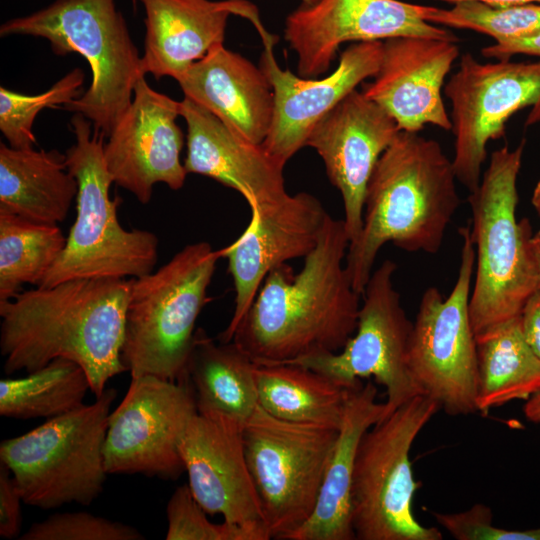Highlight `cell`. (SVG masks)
Masks as SVG:
<instances>
[{"instance_id":"obj_16","label":"cell","mask_w":540,"mask_h":540,"mask_svg":"<svg viewBox=\"0 0 540 540\" xmlns=\"http://www.w3.org/2000/svg\"><path fill=\"white\" fill-rule=\"evenodd\" d=\"M328 216L319 199L306 192L251 209L243 233L220 250L233 279L235 307L219 341H231L270 271L291 259L305 258L315 248Z\"/></svg>"},{"instance_id":"obj_25","label":"cell","mask_w":540,"mask_h":540,"mask_svg":"<svg viewBox=\"0 0 540 540\" xmlns=\"http://www.w3.org/2000/svg\"><path fill=\"white\" fill-rule=\"evenodd\" d=\"M387 416L372 381L351 390L332 449L315 509L289 540H354L351 489L358 446L363 435Z\"/></svg>"},{"instance_id":"obj_13","label":"cell","mask_w":540,"mask_h":540,"mask_svg":"<svg viewBox=\"0 0 540 540\" xmlns=\"http://www.w3.org/2000/svg\"><path fill=\"white\" fill-rule=\"evenodd\" d=\"M397 265L383 261L373 270L363 291L357 327L337 353L305 357L293 363L326 375L353 388L361 378L373 377L385 388L387 416L417 395L408 355L413 323L394 286Z\"/></svg>"},{"instance_id":"obj_9","label":"cell","mask_w":540,"mask_h":540,"mask_svg":"<svg viewBox=\"0 0 540 540\" xmlns=\"http://www.w3.org/2000/svg\"><path fill=\"white\" fill-rule=\"evenodd\" d=\"M440 410L417 395L382 418L358 446L351 489V522L358 540H441L436 527L419 523L412 503L418 485L410 451L426 424Z\"/></svg>"},{"instance_id":"obj_11","label":"cell","mask_w":540,"mask_h":540,"mask_svg":"<svg viewBox=\"0 0 540 540\" xmlns=\"http://www.w3.org/2000/svg\"><path fill=\"white\" fill-rule=\"evenodd\" d=\"M458 232L462 244L456 282L447 298L436 287L422 294L408 355L421 393L451 416L477 411V342L469 313L475 249L470 227Z\"/></svg>"},{"instance_id":"obj_45","label":"cell","mask_w":540,"mask_h":540,"mask_svg":"<svg viewBox=\"0 0 540 540\" xmlns=\"http://www.w3.org/2000/svg\"><path fill=\"white\" fill-rule=\"evenodd\" d=\"M133 2L135 3V2H136V0H133Z\"/></svg>"},{"instance_id":"obj_23","label":"cell","mask_w":540,"mask_h":540,"mask_svg":"<svg viewBox=\"0 0 540 540\" xmlns=\"http://www.w3.org/2000/svg\"><path fill=\"white\" fill-rule=\"evenodd\" d=\"M180 116L187 126V174L203 175L236 190L250 209L277 202L289 194L284 168L262 145L241 137L187 97L180 101Z\"/></svg>"},{"instance_id":"obj_5","label":"cell","mask_w":540,"mask_h":540,"mask_svg":"<svg viewBox=\"0 0 540 540\" xmlns=\"http://www.w3.org/2000/svg\"><path fill=\"white\" fill-rule=\"evenodd\" d=\"M0 35L45 38L57 55L83 56L92 72L91 84L62 109L82 114L105 137L130 106L136 83L145 77L142 56L114 0H56L4 22Z\"/></svg>"},{"instance_id":"obj_34","label":"cell","mask_w":540,"mask_h":540,"mask_svg":"<svg viewBox=\"0 0 540 540\" xmlns=\"http://www.w3.org/2000/svg\"><path fill=\"white\" fill-rule=\"evenodd\" d=\"M21 540H143L134 527L85 511L55 513L36 522Z\"/></svg>"},{"instance_id":"obj_39","label":"cell","mask_w":540,"mask_h":540,"mask_svg":"<svg viewBox=\"0 0 540 540\" xmlns=\"http://www.w3.org/2000/svg\"><path fill=\"white\" fill-rule=\"evenodd\" d=\"M522 330L527 343L540 360V292L536 291L521 313Z\"/></svg>"},{"instance_id":"obj_18","label":"cell","mask_w":540,"mask_h":540,"mask_svg":"<svg viewBox=\"0 0 540 540\" xmlns=\"http://www.w3.org/2000/svg\"><path fill=\"white\" fill-rule=\"evenodd\" d=\"M264 45L260 68L274 93L273 119L261 144L265 152L285 167L306 141L315 125L359 84L379 70L383 41L355 42L340 55L338 66L323 78H305L282 69Z\"/></svg>"},{"instance_id":"obj_29","label":"cell","mask_w":540,"mask_h":540,"mask_svg":"<svg viewBox=\"0 0 540 540\" xmlns=\"http://www.w3.org/2000/svg\"><path fill=\"white\" fill-rule=\"evenodd\" d=\"M477 411L488 413L540 391V360L527 343L521 316L476 338Z\"/></svg>"},{"instance_id":"obj_44","label":"cell","mask_w":540,"mask_h":540,"mask_svg":"<svg viewBox=\"0 0 540 540\" xmlns=\"http://www.w3.org/2000/svg\"><path fill=\"white\" fill-rule=\"evenodd\" d=\"M318 0H301L302 4L304 5H311L316 3Z\"/></svg>"},{"instance_id":"obj_31","label":"cell","mask_w":540,"mask_h":540,"mask_svg":"<svg viewBox=\"0 0 540 540\" xmlns=\"http://www.w3.org/2000/svg\"><path fill=\"white\" fill-rule=\"evenodd\" d=\"M66 240L58 225L0 213V301L13 298L26 283L39 286Z\"/></svg>"},{"instance_id":"obj_8","label":"cell","mask_w":540,"mask_h":540,"mask_svg":"<svg viewBox=\"0 0 540 540\" xmlns=\"http://www.w3.org/2000/svg\"><path fill=\"white\" fill-rule=\"evenodd\" d=\"M117 390L106 388L92 404L47 419L0 444V461L14 477L23 503L41 509L90 505L103 491V446Z\"/></svg>"},{"instance_id":"obj_7","label":"cell","mask_w":540,"mask_h":540,"mask_svg":"<svg viewBox=\"0 0 540 540\" xmlns=\"http://www.w3.org/2000/svg\"><path fill=\"white\" fill-rule=\"evenodd\" d=\"M220 257L208 242H196L156 271L131 278L122 348L131 378L185 379L195 324Z\"/></svg>"},{"instance_id":"obj_17","label":"cell","mask_w":540,"mask_h":540,"mask_svg":"<svg viewBox=\"0 0 540 540\" xmlns=\"http://www.w3.org/2000/svg\"><path fill=\"white\" fill-rule=\"evenodd\" d=\"M180 102L151 88L145 77L104 145L106 167L118 186L147 204L153 186L183 187L187 172L180 161L184 135L176 123Z\"/></svg>"},{"instance_id":"obj_36","label":"cell","mask_w":540,"mask_h":540,"mask_svg":"<svg viewBox=\"0 0 540 540\" xmlns=\"http://www.w3.org/2000/svg\"><path fill=\"white\" fill-rule=\"evenodd\" d=\"M441 527L457 540H540V527L511 530L492 525V511L482 503L455 513H432Z\"/></svg>"},{"instance_id":"obj_32","label":"cell","mask_w":540,"mask_h":540,"mask_svg":"<svg viewBox=\"0 0 540 540\" xmlns=\"http://www.w3.org/2000/svg\"><path fill=\"white\" fill-rule=\"evenodd\" d=\"M426 20L444 27L473 30L496 42H504L525 38L540 30V4L498 5L463 0L449 9L432 7Z\"/></svg>"},{"instance_id":"obj_37","label":"cell","mask_w":540,"mask_h":540,"mask_svg":"<svg viewBox=\"0 0 540 540\" xmlns=\"http://www.w3.org/2000/svg\"><path fill=\"white\" fill-rule=\"evenodd\" d=\"M23 502L17 483L10 470L0 464V536L13 539L19 536L22 524Z\"/></svg>"},{"instance_id":"obj_15","label":"cell","mask_w":540,"mask_h":540,"mask_svg":"<svg viewBox=\"0 0 540 540\" xmlns=\"http://www.w3.org/2000/svg\"><path fill=\"white\" fill-rule=\"evenodd\" d=\"M433 6L400 0H318L302 4L285 20L284 38L297 55L298 75L328 71L341 44L424 37L458 41L426 18Z\"/></svg>"},{"instance_id":"obj_3","label":"cell","mask_w":540,"mask_h":540,"mask_svg":"<svg viewBox=\"0 0 540 540\" xmlns=\"http://www.w3.org/2000/svg\"><path fill=\"white\" fill-rule=\"evenodd\" d=\"M452 160L434 139L400 130L377 161L367 185L363 224L349 244L345 267L362 296L379 250L388 242L408 252L436 254L460 197Z\"/></svg>"},{"instance_id":"obj_12","label":"cell","mask_w":540,"mask_h":540,"mask_svg":"<svg viewBox=\"0 0 540 540\" xmlns=\"http://www.w3.org/2000/svg\"><path fill=\"white\" fill-rule=\"evenodd\" d=\"M444 93L451 103L453 168L457 181L472 192L482 178L487 145L504 136L509 118L531 107L526 125L540 122V60L482 63L466 52Z\"/></svg>"},{"instance_id":"obj_2","label":"cell","mask_w":540,"mask_h":540,"mask_svg":"<svg viewBox=\"0 0 540 540\" xmlns=\"http://www.w3.org/2000/svg\"><path fill=\"white\" fill-rule=\"evenodd\" d=\"M131 279H73L0 301V350L7 375L69 359L87 374L97 397L122 360Z\"/></svg>"},{"instance_id":"obj_38","label":"cell","mask_w":540,"mask_h":540,"mask_svg":"<svg viewBox=\"0 0 540 540\" xmlns=\"http://www.w3.org/2000/svg\"><path fill=\"white\" fill-rule=\"evenodd\" d=\"M481 53L486 58L497 60H508L519 54L540 58V30L525 38L496 42L482 48Z\"/></svg>"},{"instance_id":"obj_20","label":"cell","mask_w":540,"mask_h":540,"mask_svg":"<svg viewBox=\"0 0 540 540\" xmlns=\"http://www.w3.org/2000/svg\"><path fill=\"white\" fill-rule=\"evenodd\" d=\"M400 128L378 104L355 89L312 129L306 146L321 157L343 200L350 244L360 235L368 182Z\"/></svg>"},{"instance_id":"obj_24","label":"cell","mask_w":540,"mask_h":540,"mask_svg":"<svg viewBox=\"0 0 540 540\" xmlns=\"http://www.w3.org/2000/svg\"><path fill=\"white\" fill-rule=\"evenodd\" d=\"M184 97L204 107L246 140L261 145L271 126L273 88L260 67L223 44L177 80Z\"/></svg>"},{"instance_id":"obj_33","label":"cell","mask_w":540,"mask_h":540,"mask_svg":"<svg viewBox=\"0 0 540 540\" xmlns=\"http://www.w3.org/2000/svg\"><path fill=\"white\" fill-rule=\"evenodd\" d=\"M85 75L74 68L37 95H25L0 87V130L9 146L17 149L33 148L36 143L32 131L39 112L45 108H63L82 95Z\"/></svg>"},{"instance_id":"obj_6","label":"cell","mask_w":540,"mask_h":540,"mask_svg":"<svg viewBox=\"0 0 540 540\" xmlns=\"http://www.w3.org/2000/svg\"><path fill=\"white\" fill-rule=\"evenodd\" d=\"M75 142L66 164L78 183L76 219L66 245L38 287L86 278H138L154 271L158 238L147 230H126L117 217L119 197L111 198L113 179L104 160L105 135L74 113Z\"/></svg>"},{"instance_id":"obj_35","label":"cell","mask_w":540,"mask_h":540,"mask_svg":"<svg viewBox=\"0 0 540 540\" xmlns=\"http://www.w3.org/2000/svg\"><path fill=\"white\" fill-rule=\"evenodd\" d=\"M167 540H256L248 530L223 521L215 524L193 497L188 484L177 487L166 507Z\"/></svg>"},{"instance_id":"obj_10","label":"cell","mask_w":540,"mask_h":540,"mask_svg":"<svg viewBox=\"0 0 540 540\" xmlns=\"http://www.w3.org/2000/svg\"><path fill=\"white\" fill-rule=\"evenodd\" d=\"M339 429L277 418L259 404L243 428L247 466L271 539L312 515Z\"/></svg>"},{"instance_id":"obj_22","label":"cell","mask_w":540,"mask_h":540,"mask_svg":"<svg viewBox=\"0 0 540 540\" xmlns=\"http://www.w3.org/2000/svg\"><path fill=\"white\" fill-rule=\"evenodd\" d=\"M145 9L143 74L176 81L214 46L223 44L228 17L249 20L264 45H275L257 7L248 0H140Z\"/></svg>"},{"instance_id":"obj_41","label":"cell","mask_w":540,"mask_h":540,"mask_svg":"<svg viewBox=\"0 0 540 540\" xmlns=\"http://www.w3.org/2000/svg\"><path fill=\"white\" fill-rule=\"evenodd\" d=\"M530 246L537 273V291L540 292V230L532 235Z\"/></svg>"},{"instance_id":"obj_21","label":"cell","mask_w":540,"mask_h":540,"mask_svg":"<svg viewBox=\"0 0 540 540\" xmlns=\"http://www.w3.org/2000/svg\"><path fill=\"white\" fill-rule=\"evenodd\" d=\"M458 57L457 41L387 39L383 41L379 70L361 91L383 108L402 131L419 132L428 124L451 130L442 88Z\"/></svg>"},{"instance_id":"obj_19","label":"cell","mask_w":540,"mask_h":540,"mask_svg":"<svg viewBox=\"0 0 540 540\" xmlns=\"http://www.w3.org/2000/svg\"><path fill=\"white\" fill-rule=\"evenodd\" d=\"M244 425L230 419L197 414L180 442L188 486L209 515L271 539L263 518L244 451Z\"/></svg>"},{"instance_id":"obj_14","label":"cell","mask_w":540,"mask_h":540,"mask_svg":"<svg viewBox=\"0 0 540 540\" xmlns=\"http://www.w3.org/2000/svg\"><path fill=\"white\" fill-rule=\"evenodd\" d=\"M196 414L187 380L131 378L124 398L109 415L103 446L107 473L176 480L185 471L180 442Z\"/></svg>"},{"instance_id":"obj_4","label":"cell","mask_w":540,"mask_h":540,"mask_svg":"<svg viewBox=\"0 0 540 540\" xmlns=\"http://www.w3.org/2000/svg\"><path fill=\"white\" fill-rule=\"evenodd\" d=\"M524 145L523 140L492 152L479 186L467 198L475 249L469 313L476 338L521 316L537 291L532 227L527 218H516Z\"/></svg>"},{"instance_id":"obj_27","label":"cell","mask_w":540,"mask_h":540,"mask_svg":"<svg viewBox=\"0 0 540 540\" xmlns=\"http://www.w3.org/2000/svg\"><path fill=\"white\" fill-rule=\"evenodd\" d=\"M255 365L233 342H215L197 329L184 379L197 412L245 425L258 405Z\"/></svg>"},{"instance_id":"obj_42","label":"cell","mask_w":540,"mask_h":540,"mask_svg":"<svg viewBox=\"0 0 540 540\" xmlns=\"http://www.w3.org/2000/svg\"><path fill=\"white\" fill-rule=\"evenodd\" d=\"M446 2H458L463 0H441ZM483 1L491 4H498V5H522V4H532L537 3L540 4V0H478Z\"/></svg>"},{"instance_id":"obj_30","label":"cell","mask_w":540,"mask_h":540,"mask_svg":"<svg viewBox=\"0 0 540 540\" xmlns=\"http://www.w3.org/2000/svg\"><path fill=\"white\" fill-rule=\"evenodd\" d=\"M90 390L77 363L56 358L27 376L0 380V415L14 419H50L81 405Z\"/></svg>"},{"instance_id":"obj_43","label":"cell","mask_w":540,"mask_h":540,"mask_svg":"<svg viewBox=\"0 0 540 540\" xmlns=\"http://www.w3.org/2000/svg\"><path fill=\"white\" fill-rule=\"evenodd\" d=\"M531 203L540 218V179L537 181L531 196Z\"/></svg>"},{"instance_id":"obj_28","label":"cell","mask_w":540,"mask_h":540,"mask_svg":"<svg viewBox=\"0 0 540 540\" xmlns=\"http://www.w3.org/2000/svg\"><path fill=\"white\" fill-rule=\"evenodd\" d=\"M258 404L271 415L292 422L339 429L354 388L293 363L257 364Z\"/></svg>"},{"instance_id":"obj_40","label":"cell","mask_w":540,"mask_h":540,"mask_svg":"<svg viewBox=\"0 0 540 540\" xmlns=\"http://www.w3.org/2000/svg\"><path fill=\"white\" fill-rule=\"evenodd\" d=\"M523 411L529 421L540 424V391L526 400Z\"/></svg>"},{"instance_id":"obj_1","label":"cell","mask_w":540,"mask_h":540,"mask_svg":"<svg viewBox=\"0 0 540 540\" xmlns=\"http://www.w3.org/2000/svg\"><path fill=\"white\" fill-rule=\"evenodd\" d=\"M349 244L344 220L329 215L301 271L287 263L270 271L230 342L257 364L339 352L361 306L345 267Z\"/></svg>"},{"instance_id":"obj_26","label":"cell","mask_w":540,"mask_h":540,"mask_svg":"<svg viewBox=\"0 0 540 540\" xmlns=\"http://www.w3.org/2000/svg\"><path fill=\"white\" fill-rule=\"evenodd\" d=\"M78 183L57 150L17 149L0 144V213L37 223L65 220Z\"/></svg>"}]
</instances>
